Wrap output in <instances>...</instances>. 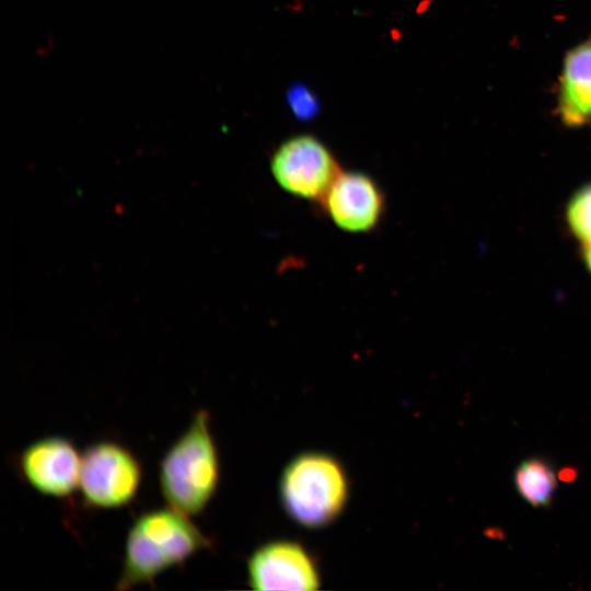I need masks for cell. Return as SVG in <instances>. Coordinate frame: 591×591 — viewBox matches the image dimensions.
<instances>
[{
    "instance_id": "cell-1",
    "label": "cell",
    "mask_w": 591,
    "mask_h": 591,
    "mask_svg": "<svg viewBox=\"0 0 591 591\" xmlns=\"http://www.w3.org/2000/svg\"><path fill=\"white\" fill-rule=\"evenodd\" d=\"M189 518L171 507L141 513L127 533L116 589L153 584L162 572L208 548L209 537Z\"/></svg>"
},
{
    "instance_id": "cell-2",
    "label": "cell",
    "mask_w": 591,
    "mask_h": 591,
    "mask_svg": "<svg viewBox=\"0 0 591 591\" xmlns=\"http://www.w3.org/2000/svg\"><path fill=\"white\" fill-rule=\"evenodd\" d=\"M220 480V461L210 416L198 409L159 465V485L169 507L188 517L205 511Z\"/></svg>"
},
{
    "instance_id": "cell-3",
    "label": "cell",
    "mask_w": 591,
    "mask_h": 591,
    "mask_svg": "<svg viewBox=\"0 0 591 591\" xmlns=\"http://www.w3.org/2000/svg\"><path fill=\"white\" fill-rule=\"evenodd\" d=\"M280 496L288 514L306 528H321L335 520L348 497V480L341 465L324 453H303L285 468Z\"/></svg>"
},
{
    "instance_id": "cell-4",
    "label": "cell",
    "mask_w": 591,
    "mask_h": 591,
    "mask_svg": "<svg viewBox=\"0 0 591 591\" xmlns=\"http://www.w3.org/2000/svg\"><path fill=\"white\" fill-rule=\"evenodd\" d=\"M142 480L137 456L116 441H99L82 453L79 490L85 506L117 509L129 505Z\"/></svg>"
},
{
    "instance_id": "cell-5",
    "label": "cell",
    "mask_w": 591,
    "mask_h": 591,
    "mask_svg": "<svg viewBox=\"0 0 591 591\" xmlns=\"http://www.w3.org/2000/svg\"><path fill=\"white\" fill-rule=\"evenodd\" d=\"M270 171L292 196L321 201L341 172L331 150L312 135L288 138L273 153Z\"/></svg>"
},
{
    "instance_id": "cell-6",
    "label": "cell",
    "mask_w": 591,
    "mask_h": 591,
    "mask_svg": "<svg viewBox=\"0 0 591 591\" xmlns=\"http://www.w3.org/2000/svg\"><path fill=\"white\" fill-rule=\"evenodd\" d=\"M82 454L61 436H48L26 445L18 457L25 483L43 496L69 498L79 489Z\"/></svg>"
},
{
    "instance_id": "cell-7",
    "label": "cell",
    "mask_w": 591,
    "mask_h": 591,
    "mask_svg": "<svg viewBox=\"0 0 591 591\" xmlns=\"http://www.w3.org/2000/svg\"><path fill=\"white\" fill-rule=\"evenodd\" d=\"M247 577L255 590H314L320 584L313 558L291 541L269 542L254 551Z\"/></svg>"
},
{
    "instance_id": "cell-8",
    "label": "cell",
    "mask_w": 591,
    "mask_h": 591,
    "mask_svg": "<svg viewBox=\"0 0 591 591\" xmlns=\"http://www.w3.org/2000/svg\"><path fill=\"white\" fill-rule=\"evenodd\" d=\"M325 213L340 230L372 231L381 221L385 199L376 182L362 172H340L323 199Z\"/></svg>"
},
{
    "instance_id": "cell-9",
    "label": "cell",
    "mask_w": 591,
    "mask_h": 591,
    "mask_svg": "<svg viewBox=\"0 0 591 591\" xmlns=\"http://www.w3.org/2000/svg\"><path fill=\"white\" fill-rule=\"evenodd\" d=\"M557 113L567 127L591 125V38L565 55L558 83Z\"/></svg>"
},
{
    "instance_id": "cell-10",
    "label": "cell",
    "mask_w": 591,
    "mask_h": 591,
    "mask_svg": "<svg viewBox=\"0 0 591 591\" xmlns=\"http://www.w3.org/2000/svg\"><path fill=\"white\" fill-rule=\"evenodd\" d=\"M552 464L538 456L523 460L514 470L513 482L518 495L531 507L549 508L557 489Z\"/></svg>"
},
{
    "instance_id": "cell-11",
    "label": "cell",
    "mask_w": 591,
    "mask_h": 591,
    "mask_svg": "<svg viewBox=\"0 0 591 591\" xmlns=\"http://www.w3.org/2000/svg\"><path fill=\"white\" fill-rule=\"evenodd\" d=\"M565 223L572 237L581 246L591 244V183L578 188L568 199Z\"/></svg>"
},
{
    "instance_id": "cell-12",
    "label": "cell",
    "mask_w": 591,
    "mask_h": 591,
    "mask_svg": "<svg viewBox=\"0 0 591 591\" xmlns=\"http://www.w3.org/2000/svg\"><path fill=\"white\" fill-rule=\"evenodd\" d=\"M288 101L298 118H311L318 108L315 96L306 88L301 85H296L290 90Z\"/></svg>"
},
{
    "instance_id": "cell-13",
    "label": "cell",
    "mask_w": 591,
    "mask_h": 591,
    "mask_svg": "<svg viewBox=\"0 0 591 591\" xmlns=\"http://www.w3.org/2000/svg\"><path fill=\"white\" fill-rule=\"evenodd\" d=\"M558 479L565 482V483H568V482H571L576 478L577 476V471L572 467H563L559 472H558Z\"/></svg>"
},
{
    "instance_id": "cell-14",
    "label": "cell",
    "mask_w": 591,
    "mask_h": 591,
    "mask_svg": "<svg viewBox=\"0 0 591 591\" xmlns=\"http://www.w3.org/2000/svg\"><path fill=\"white\" fill-rule=\"evenodd\" d=\"M581 256L584 260L588 271L591 275V244L581 246Z\"/></svg>"
}]
</instances>
